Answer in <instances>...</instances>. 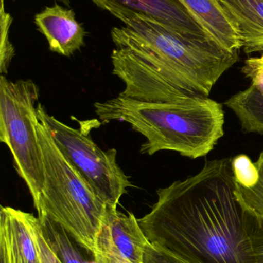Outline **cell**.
<instances>
[{"label": "cell", "instance_id": "6da1fadb", "mask_svg": "<svg viewBox=\"0 0 263 263\" xmlns=\"http://www.w3.org/2000/svg\"><path fill=\"white\" fill-rule=\"evenodd\" d=\"M235 188L232 158L206 161L194 176L157 190L137 221L150 243L188 262L255 263Z\"/></svg>", "mask_w": 263, "mask_h": 263}, {"label": "cell", "instance_id": "7a4b0ae2", "mask_svg": "<svg viewBox=\"0 0 263 263\" xmlns=\"http://www.w3.org/2000/svg\"><path fill=\"white\" fill-rule=\"evenodd\" d=\"M112 15L125 24L111 31L116 48L134 52L194 97H208L218 80L239 60V52L226 50L208 39L174 32L145 15L125 10Z\"/></svg>", "mask_w": 263, "mask_h": 263}, {"label": "cell", "instance_id": "3957f363", "mask_svg": "<svg viewBox=\"0 0 263 263\" xmlns=\"http://www.w3.org/2000/svg\"><path fill=\"white\" fill-rule=\"evenodd\" d=\"M102 123L125 122L147 141L141 153L149 156L173 151L185 157H203L224 135L225 114L221 103L208 97H194L182 103L136 101L118 97L94 103Z\"/></svg>", "mask_w": 263, "mask_h": 263}, {"label": "cell", "instance_id": "277c9868", "mask_svg": "<svg viewBox=\"0 0 263 263\" xmlns=\"http://www.w3.org/2000/svg\"><path fill=\"white\" fill-rule=\"evenodd\" d=\"M37 133L44 172L37 212L60 224L94 254L96 239L108 205L65 159L50 133L40 120Z\"/></svg>", "mask_w": 263, "mask_h": 263}, {"label": "cell", "instance_id": "5b68a950", "mask_svg": "<svg viewBox=\"0 0 263 263\" xmlns=\"http://www.w3.org/2000/svg\"><path fill=\"white\" fill-rule=\"evenodd\" d=\"M40 89L30 80L0 78V141L13 158L19 176L26 182L36 210L44 184L43 158L39 142L36 103Z\"/></svg>", "mask_w": 263, "mask_h": 263}, {"label": "cell", "instance_id": "8992f818", "mask_svg": "<svg viewBox=\"0 0 263 263\" xmlns=\"http://www.w3.org/2000/svg\"><path fill=\"white\" fill-rule=\"evenodd\" d=\"M37 114L65 159L107 205L117 207L132 184L117 163V150L101 149L80 129L49 115L41 103L37 105Z\"/></svg>", "mask_w": 263, "mask_h": 263}, {"label": "cell", "instance_id": "52a82bcc", "mask_svg": "<svg viewBox=\"0 0 263 263\" xmlns=\"http://www.w3.org/2000/svg\"><path fill=\"white\" fill-rule=\"evenodd\" d=\"M149 241L132 213L124 214L108 205L95 243L96 256H114L131 263H144Z\"/></svg>", "mask_w": 263, "mask_h": 263}, {"label": "cell", "instance_id": "ba28073f", "mask_svg": "<svg viewBox=\"0 0 263 263\" xmlns=\"http://www.w3.org/2000/svg\"><path fill=\"white\" fill-rule=\"evenodd\" d=\"M37 219L30 213L12 207H1V263H43L36 237Z\"/></svg>", "mask_w": 263, "mask_h": 263}, {"label": "cell", "instance_id": "9c48e42d", "mask_svg": "<svg viewBox=\"0 0 263 263\" xmlns=\"http://www.w3.org/2000/svg\"><path fill=\"white\" fill-rule=\"evenodd\" d=\"M111 14L125 10L145 15L174 32L188 36L208 39L181 0H92ZM213 41V40H212ZM215 43V42H214Z\"/></svg>", "mask_w": 263, "mask_h": 263}, {"label": "cell", "instance_id": "30bf717a", "mask_svg": "<svg viewBox=\"0 0 263 263\" xmlns=\"http://www.w3.org/2000/svg\"><path fill=\"white\" fill-rule=\"evenodd\" d=\"M35 23L52 52L69 57L84 45L86 31L72 9L58 4L47 6L36 15Z\"/></svg>", "mask_w": 263, "mask_h": 263}, {"label": "cell", "instance_id": "8fae6325", "mask_svg": "<svg viewBox=\"0 0 263 263\" xmlns=\"http://www.w3.org/2000/svg\"><path fill=\"white\" fill-rule=\"evenodd\" d=\"M210 40L231 52L242 48L234 23L219 0H181Z\"/></svg>", "mask_w": 263, "mask_h": 263}, {"label": "cell", "instance_id": "7c38bea8", "mask_svg": "<svg viewBox=\"0 0 263 263\" xmlns=\"http://www.w3.org/2000/svg\"><path fill=\"white\" fill-rule=\"evenodd\" d=\"M247 53L263 52V0H219Z\"/></svg>", "mask_w": 263, "mask_h": 263}, {"label": "cell", "instance_id": "4fadbf2b", "mask_svg": "<svg viewBox=\"0 0 263 263\" xmlns=\"http://www.w3.org/2000/svg\"><path fill=\"white\" fill-rule=\"evenodd\" d=\"M42 233L61 263H97L93 253L80 245L63 227L44 213H38Z\"/></svg>", "mask_w": 263, "mask_h": 263}, {"label": "cell", "instance_id": "5bb4252c", "mask_svg": "<svg viewBox=\"0 0 263 263\" xmlns=\"http://www.w3.org/2000/svg\"><path fill=\"white\" fill-rule=\"evenodd\" d=\"M225 106L239 119L243 130L263 134V89L251 84L229 99Z\"/></svg>", "mask_w": 263, "mask_h": 263}, {"label": "cell", "instance_id": "9a60e30c", "mask_svg": "<svg viewBox=\"0 0 263 263\" xmlns=\"http://www.w3.org/2000/svg\"><path fill=\"white\" fill-rule=\"evenodd\" d=\"M255 163L259 171L257 183L247 189L236 182L235 194L245 211L263 219V150Z\"/></svg>", "mask_w": 263, "mask_h": 263}, {"label": "cell", "instance_id": "2e32d148", "mask_svg": "<svg viewBox=\"0 0 263 263\" xmlns=\"http://www.w3.org/2000/svg\"><path fill=\"white\" fill-rule=\"evenodd\" d=\"M232 167L238 185L249 189L257 183L259 171L256 163L247 155H239L232 158Z\"/></svg>", "mask_w": 263, "mask_h": 263}, {"label": "cell", "instance_id": "e0dca14e", "mask_svg": "<svg viewBox=\"0 0 263 263\" xmlns=\"http://www.w3.org/2000/svg\"><path fill=\"white\" fill-rule=\"evenodd\" d=\"M245 225L254 262L263 263V219L245 211Z\"/></svg>", "mask_w": 263, "mask_h": 263}, {"label": "cell", "instance_id": "ac0fdd59", "mask_svg": "<svg viewBox=\"0 0 263 263\" xmlns=\"http://www.w3.org/2000/svg\"><path fill=\"white\" fill-rule=\"evenodd\" d=\"M12 18L9 14L6 13L4 9V3H1V60H0V67L1 72L6 73L8 67L10 64L11 60L13 57L14 49L9 41L8 32L10 26Z\"/></svg>", "mask_w": 263, "mask_h": 263}, {"label": "cell", "instance_id": "d6986e66", "mask_svg": "<svg viewBox=\"0 0 263 263\" xmlns=\"http://www.w3.org/2000/svg\"><path fill=\"white\" fill-rule=\"evenodd\" d=\"M242 72L252 84L263 89V52L259 57L247 59L242 68Z\"/></svg>", "mask_w": 263, "mask_h": 263}, {"label": "cell", "instance_id": "ffe728a7", "mask_svg": "<svg viewBox=\"0 0 263 263\" xmlns=\"http://www.w3.org/2000/svg\"><path fill=\"white\" fill-rule=\"evenodd\" d=\"M144 263H192L177 257L148 243L144 253Z\"/></svg>", "mask_w": 263, "mask_h": 263}, {"label": "cell", "instance_id": "44dd1931", "mask_svg": "<svg viewBox=\"0 0 263 263\" xmlns=\"http://www.w3.org/2000/svg\"><path fill=\"white\" fill-rule=\"evenodd\" d=\"M95 258L97 263H131L114 256H96Z\"/></svg>", "mask_w": 263, "mask_h": 263}, {"label": "cell", "instance_id": "7402d4cb", "mask_svg": "<svg viewBox=\"0 0 263 263\" xmlns=\"http://www.w3.org/2000/svg\"><path fill=\"white\" fill-rule=\"evenodd\" d=\"M1 3H4V0H1Z\"/></svg>", "mask_w": 263, "mask_h": 263}]
</instances>
